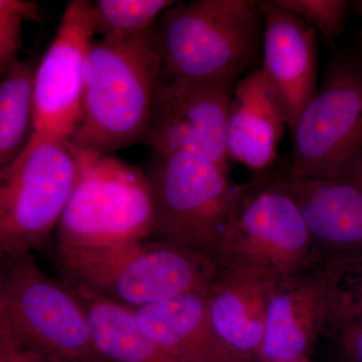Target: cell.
<instances>
[{"mask_svg": "<svg viewBox=\"0 0 362 362\" xmlns=\"http://www.w3.org/2000/svg\"><path fill=\"white\" fill-rule=\"evenodd\" d=\"M154 25L137 35L93 42L80 119L69 141L76 148L110 154L145 141L161 80Z\"/></svg>", "mask_w": 362, "mask_h": 362, "instance_id": "1", "label": "cell"}, {"mask_svg": "<svg viewBox=\"0 0 362 362\" xmlns=\"http://www.w3.org/2000/svg\"><path fill=\"white\" fill-rule=\"evenodd\" d=\"M58 257L66 284L133 310L206 289L218 269L213 259L158 240L58 247Z\"/></svg>", "mask_w": 362, "mask_h": 362, "instance_id": "2", "label": "cell"}, {"mask_svg": "<svg viewBox=\"0 0 362 362\" xmlns=\"http://www.w3.org/2000/svg\"><path fill=\"white\" fill-rule=\"evenodd\" d=\"M154 28L164 78H240L262 54L259 1H176Z\"/></svg>", "mask_w": 362, "mask_h": 362, "instance_id": "3", "label": "cell"}, {"mask_svg": "<svg viewBox=\"0 0 362 362\" xmlns=\"http://www.w3.org/2000/svg\"><path fill=\"white\" fill-rule=\"evenodd\" d=\"M71 147L77 177L57 228L58 247L115 246L152 238L156 202L146 171L110 154Z\"/></svg>", "mask_w": 362, "mask_h": 362, "instance_id": "4", "label": "cell"}, {"mask_svg": "<svg viewBox=\"0 0 362 362\" xmlns=\"http://www.w3.org/2000/svg\"><path fill=\"white\" fill-rule=\"evenodd\" d=\"M146 173L156 202L152 237L214 262L245 185L233 182L228 169L185 152L152 154Z\"/></svg>", "mask_w": 362, "mask_h": 362, "instance_id": "5", "label": "cell"}, {"mask_svg": "<svg viewBox=\"0 0 362 362\" xmlns=\"http://www.w3.org/2000/svg\"><path fill=\"white\" fill-rule=\"evenodd\" d=\"M214 262L274 282L319 265L299 207L283 187L280 175L245 185Z\"/></svg>", "mask_w": 362, "mask_h": 362, "instance_id": "6", "label": "cell"}, {"mask_svg": "<svg viewBox=\"0 0 362 362\" xmlns=\"http://www.w3.org/2000/svg\"><path fill=\"white\" fill-rule=\"evenodd\" d=\"M76 177L70 143L33 132L20 156L0 170V262L47 244Z\"/></svg>", "mask_w": 362, "mask_h": 362, "instance_id": "7", "label": "cell"}, {"mask_svg": "<svg viewBox=\"0 0 362 362\" xmlns=\"http://www.w3.org/2000/svg\"><path fill=\"white\" fill-rule=\"evenodd\" d=\"M0 290L2 318L26 343L57 362H105L77 295L47 277L33 254L0 262Z\"/></svg>", "mask_w": 362, "mask_h": 362, "instance_id": "8", "label": "cell"}, {"mask_svg": "<svg viewBox=\"0 0 362 362\" xmlns=\"http://www.w3.org/2000/svg\"><path fill=\"white\" fill-rule=\"evenodd\" d=\"M287 173L296 177L341 178L362 154V59H331L322 84L291 132Z\"/></svg>", "mask_w": 362, "mask_h": 362, "instance_id": "9", "label": "cell"}, {"mask_svg": "<svg viewBox=\"0 0 362 362\" xmlns=\"http://www.w3.org/2000/svg\"><path fill=\"white\" fill-rule=\"evenodd\" d=\"M239 78H161L145 143L154 156L185 152L228 169V114Z\"/></svg>", "mask_w": 362, "mask_h": 362, "instance_id": "10", "label": "cell"}, {"mask_svg": "<svg viewBox=\"0 0 362 362\" xmlns=\"http://www.w3.org/2000/svg\"><path fill=\"white\" fill-rule=\"evenodd\" d=\"M95 35L89 1L68 2L54 40L35 66L33 132L70 141L80 119L86 59Z\"/></svg>", "mask_w": 362, "mask_h": 362, "instance_id": "11", "label": "cell"}, {"mask_svg": "<svg viewBox=\"0 0 362 362\" xmlns=\"http://www.w3.org/2000/svg\"><path fill=\"white\" fill-rule=\"evenodd\" d=\"M259 2L263 16L261 68L284 105L291 132L318 90L316 30L275 0Z\"/></svg>", "mask_w": 362, "mask_h": 362, "instance_id": "12", "label": "cell"}, {"mask_svg": "<svg viewBox=\"0 0 362 362\" xmlns=\"http://www.w3.org/2000/svg\"><path fill=\"white\" fill-rule=\"evenodd\" d=\"M299 207L317 263L362 256V189L342 178L280 175Z\"/></svg>", "mask_w": 362, "mask_h": 362, "instance_id": "13", "label": "cell"}, {"mask_svg": "<svg viewBox=\"0 0 362 362\" xmlns=\"http://www.w3.org/2000/svg\"><path fill=\"white\" fill-rule=\"evenodd\" d=\"M326 328V288L322 269L272 283L265 329L257 362L306 358Z\"/></svg>", "mask_w": 362, "mask_h": 362, "instance_id": "14", "label": "cell"}, {"mask_svg": "<svg viewBox=\"0 0 362 362\" xmlns=\"http://www.w3.org/2000/svg\"><path fill=\"white\" fill-rule=\"evenodd\" d=\"M288 118L277 90L261 66L235 84L228 114L226 144L230 159L257 171L273 168Z\"/></svg>", "mask_w": 362, "mask_h": 362, "instance_id": "15", "label": "cell"}, {"mask_svg": "<svg viewBox=\"0 0 362 362\" xmlns=\"http://www.w3.org/2000/svg\"><path fill=\"white\" fill-rule=\"evenodd\" d=\"M273 282L254 272L218 267L207 286L209 322L223 346L239 362L258 358Z\"/></svg>", "mask_w": 362, "mask_h": 362, "instance_id": "16", "label": "cell"}, {"mask_svg": "<svg viewBox=\"0 0 362 362\" xmlns=\"http://www.w3.org/2000/svg\"><path fill=\"white\" fill-rule=\"evenodd\" d=\"M206 289L134 311L142 330L180 362H239L209 322Z\"/></svg>", "mask_w": 362, "mask_h": 362, "instance_id": "17", "label": "cell"}, {"mask_svg": "<svg viewBox=\"0 0 362 362\" xmlns=\"http://www.w3.org/2000/svg\"><path fill=\"white\" fill-rule=\"evenodd\" d=\"M66 285L84 306L95 346L105 362H180L142 330L133 309Z\"/></svg>", "mask_w": 362, "mask_h": 362, "instance_id": "18", "label": "cell"}, {"mask_svg": "<svg viewBox=\"0 0 362 362\" xmlns=\"http://www.w3.org/2000/svg\"><path fill=\"white\" fill-rule=\"evenodd\" d=\"M35 65L21 61L0 80V170L16 158L33 134Z\"/></svg>", "mask_w": 362, "mask_h": 362, "instance_id": "19", "label": "cell"}, {"mask_svg": "<svg viewBox=\"0 0 362 362\" xmlns=\"http://www.w3.org/2000/svg\"><path fill=\"white\" fill-rule=\"evenodd\" d=\"M326 288V328L340 331L362 324V256L319 264Z\"/></svg>", "mask_w": 362, "mask_h": 362, "instance_id": "20", "label": "cell"}, {"mask_svg": "<svg viewBox=\"0 0 362 362\" xmlns=\"http://www.w3.org/2000/svg\"><path fill=\"white\" fill-rule=\"evenodd\" d=\"M173 0H94L89 1L95 35L102 39L129 37L156 25Z\"/></svg>", "mask_w": 362, "mask_h": 362, "instance_id": "21", "label": "cell"}, {"mask_svg": "<svg viewBox=\"0 0 362 362\" xmlns=\"http://www.w3.org/2000/svg\"><path fill=\"white\" fill-rule=\"evenodd\" d=\"M40 6L28 0H0V80L20 63L21 35L26 21H39Z\"/></svg>", "mask_w": 362, "mask_h": 362, "instance_id": "22", "label": "cell"}, {"mask_svg": "<svg viewBox=\"0 0 362 362\" xmlns=\"http://www.w3.org/2000/svg\"><path fill=\"white\" fill-rule=\"evenodd\" d=\"M299 16L307 25L322 33L328 42H335L346 26V0H275Z\"/></svg>", "mask_w": 362, "mask_h": 362, "instance_id": "23", "label": "cell"}, {"mask_svg": "<svg viewBox=\"0 0 362 362\" xmlns=\"http://www.w3.org/2000/svg\"><path fill=\"white\" fill-rule=\"evenodd\" d=\"M0 362H57L26 343L0 318Z\"/></svg>", "mask_w": 362, "mask_h": 362, "instance_id": "24", "label": "cell"}, {"mask_svg": "<svg viewBox=\"0 0 362 362\" xmlns=\"http://www.w3.org/2000/svg\"><path fill=\"white\" fill-rule=\"evenodd\" d=\"M340 349L346 362H362V324L337 333Z\"/></svg>", "mask_w": 362, "mask_h": 362, "instance_id": "25", "label": "cell"}, {"mask_svg": "<svg viewBox=\"0 0 362 362\" xmlns=\"http://www.w3.org/2000/svg\"><path fill=\"white\" fill-rule=\"evenodd\" d=\"M341 178L350 181L362 189V154L349 166Z\"/></svg>", "mask_w": 362, "mask_h": 362, "instance_id": "26", "label": "cell"}, {"mask_svg": "<svg viewBox=\"0 0 362 362\" xmlns=\"http://www.w3.org/2000/svg\"><path fill=\"white\" fill-rule=\"evenodd\" d=\"M282 362H312V361H309L308 357H306V358L295 359V361H282Z\"/></svg>", "mask_w": 362, "mask_h": 362, "instance_id": "27", "label": "cell"}, {"mask_svg": "<svg viewBox=\"0 0 362 362\" xmlns=\"http://www.w3.org/2000/svg\"><path fill=\"white\" fill-rule=\"evenodd\" d=\"M2 315V300H1V290H0V318Z\"/></svg>", "mask_w": 362, "mask_h": 362, "instance_id": "28", "label": "cell"}, {"mask_svg": "<svg viewBox=\"0 0 362 362\" xmlns=\"http://www.w3.org/2000/svg\"><path fill=\"white\" fill-rule=\"evenodd\" d=\"M357 6H358L359 13H361V16H362V0H361V1L357 2Z\"/></svg>", "mask_w": 362, "mask_h": 362, "instance_id": "29", "label": "cell"}]
</instances>
